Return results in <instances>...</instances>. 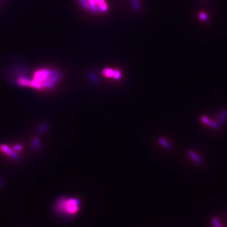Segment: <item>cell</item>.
Wrapping results in <instances>:
<instances>
[{"instance_id": "cell-12", "label": "cell", "mask_w": 227, "mask_h": 227, "mask_svg": "<svg viewBox=\"0 0 227 227\" xmlns=\"http://www.w3.org/2000/svg\"><path fill=\"white\" fill-rule=\"evenodd\" d=\"M212 223L214 226V227H222L220 222L218 221V219L216 218H213L212 219Z\"/></svg>"}, {"instance_id": "cell-8", "label": "cell", "mask_w": 227, "mask_h": 227, "mask_svg": "<svg viewBox=\"0 0 227 227\" xmlns=\"http://www.w3.org/2000/svg\"><path fill=\"white\" fill-rule=\"evenodd\" d=\"M131 3L136 11H139L141 10V5L139 0H130Z\"/></svg>"}, {"instance_id": "cell-15", "label": "cell", "mask_w": 227, "mask_h": 227, "mask_svg": "<svg viewBox=\"0 0 227 227\" xmlns=\"http://www.w3.org/2000/svg\"><path fill=\"white\" fill-rule=\"evenodd\" d=\"M201 121L203 122H204V123H205V124H208V123L209 122V120L207 118V117H206V116H202V117H201Z\"/></svg>"}, {"instance_id": "cell-9", "label": "cell", "mask_w": 227, "mask_h": 227, "mask_svg": "<svg viewBox=\"0 0 227 227\" xmlns=\"http://www.w3.org/2000/svg\"><path fill=\"white\" fill-rule=\"evenodd\" d=\"M198 17L201 21H206L208 19V14L205 12H201L198 14Z\"/></svg>"}, {"instance_id": "cell-13", "label": "cell", "mask_w": 227, "mask_h": 227, "mask_svg": "<svg viewBox=\"0 0 227 227\" xmlns=\"http://www.w3.org/2000/svg\"><path fill=\"white\" fill-rule=\"evenodd\" d=\"M208 125L211 128H212L213 129H217L218 127V123L213 122V121H209V122L208 123Z\"/></svg>"}, {"instance_id": "cell-16", "label": "cell", "mask_w": 227, "mask_h": 227, "mask_svg": "<svg viewBox=\"0 0 227 227\" xmlns=\"http://www.w3.org/2000/svg\"><path fill=\"white\" fill-rule=\"evenodd\" d=\"M45 128H46V125L44 124H42V126L40 127V128H39V129H38V131L39 132H41L42 131V129H44V131H45Z\"/></svg>"}, {"instance_id": "cell-7", "label": "cell", "mask_w": 227, "mask_h": 227, "mask_svg": "<svg viewBox=\"0 0 227 227\" xmlns=\"http://www.w3.org/2000/svg\"><path fill=\"white\" fill-rule=\"evenodd\" d=\"M227 119V110L226 109H224L223 110L221 113L219 115L217 119V123L222 124L224 123L226 120Z\"/></svg>"}, {"instance_id": "cell-4", "label": "cell", "mask_w": 227, "mask_h": 227, "mask_svg": "<svg viewBox=\"0 0 227 227\" xmlns=\"http://www.w3.org/2000/svg\"><path fill=\"white\" fill-rule=\"evenodd\" d=\"M102 74L104 76L107 78H113L115 80H119L121 78V73L117 69H113L112 68H106L103 69Z\"/></svg>"}, {"instance_id": "cell-14", "label": "cell", "mask_w": 227, "mask_h": 227, "mask_svg": "<svg viewBox=\"0 0 227 227\" xmlns=\"http://www.w3.org/2000/svg\"><path fill=\"white\" fill-rule=\"evenodd\" d=\"M13 149L15 152L20 151V150H22V145H15V146L13 147Z\"/></svg>"}, {"instance_id": "cell-2", "label": "cell", "mask_w": 227, "mask_h": 227, "mask_svg": "<svg viewBox=\"0 0 227 227\" xmlns=\"http://www.w3.org/2000/svg\"><path fill=\"white\" fill-rule=\"evenodd\" d=\"M81 202L75 198H61L57 202L56 209L60 213L66 215H75L80 210Z\"/></svg>"}, {"instance_id": "cell-5", "label": "cell", "mask_w": 227, "mask_h": 227, "mask_svg": "<svg viewBox=\"0 0 227 227\" xmlns=\"http://www.w3.org/2000/svg\"><path fill=\"white\" fill-rule=\"evenodd\" d=\"M0 150L2 151V153L10 156L12 159L18 160L19 159L18 155L16 152H15V151L13 148H10L6 145H2L0 146Z\"/></svg>"}, {"instance_id": "cell-1", "label": "cell", "mask_w": 227, "mask_h": 227, "mask_svg": "<svg viewBox=\"0 0 227 227\" xmlns=\"http://www.w3.org/2000/svg\"><path fill=\"white\" fill-rule=\"evenodd\" d=\"M61 73L52 69H41L33 74L32 79H28V87L37 90L52 89L60 82Z\"/></svg>"}, {"instance_id": "cell-6", "label": "cell", "mask_w": 227, "mask_h": 227, "mask_svg": "<svg viewBox=\"0 0 227 227\" xmlns=\"http://www.w3.org/2000/svg\"><path fill=\"white\" fill-rule=\"evenodd\" d=\"M189 155L190 157L192 159V160L195 163H197L199 165H202L203 162L202 160L199 157V156L195 153L194 151H189Z\"/></svg>"}, {"instance_id": "cell-10", "label": "cell", "mask_w": 227, "mask_h": 227, "mask_svg": "<svg viewBox=\"0 0 227 227\" xmlns=\"http://www.w3.org/2000/svg\"><path fill=\"white\" fill-rule=\"evenodd\" d=\"M159 142H160V143L162 146H163L164 147L167 148H171V145H170V144L167 142V140H165V139H163V138H161V139H159Z\"/></svg>"}, {"instance_id": "cell-3", "label": "cell", "mask_w": 227, "mask_h": 227, "mask_svg": "<svg viewBox=\"0 0 227 227\" xmlns=\"http://www.w3.org/2000/svg\"><path fill=\"white\" fill-rule=\"evenodd\" d=\"M83 8L95 14H104L109 10L106 0H77Z\"/></svg>"}, {"instance_id": "cell-11", "label": "cell", "mask_w": 227, "mask_h": 227, "mask_svg": "<svg viewBox=\"0 0 227 227\" xmlns=\"http://www.w3.org/2000/svg\"><path fill=\"white\" fill-rule=\"evenodd\" d=\"M33 147L35 150H37L40 148V142H39V140L37 138H34L33 140Z\"/></svg>"}]
</instances>
